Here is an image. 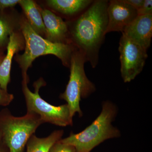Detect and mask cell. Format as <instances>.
Here are the masks:
<instances>
[{"label":"cell","mask_w":152,"mask_h":152,"mask_svg":"<svg viewBox=\"0 0 152 152\" xmlns=\"http://www.w3.org/2000/svg\"><path fill=\"white\" fill-rule=\"evenodd\" d=\"M108 4L106 0L94 1L70 25L72 40L93 68L97 66L100 49L106 35Z\"/></svg>","instance_id":"obj_1"},{"label":"cell","mask_w":152,"mask_h":152,"mask_svg":"<svg viewBox=\"0 0 152 152\" xmlns=\"http://www.w3.org/2000/svg\"><path fill=\"white\" fill-rule=\"evenodd\" d=\"M117 113L115 105L106 101L103 104L100 114L89 126L78 134L71 133L61 141L73 146L75 152H90L106 140L121 135L119 130L112 125Z\"/></svg>","instance_id":"obj_2"},{"label":"cell","mask_w":152,"mask_h":152,"mask_svg":"<svg viewBox=\"0 0 152 152\" xmlns=\"http://www.w3.org/2000/svg\"><path fill=\"white\" fill-rule=\"evenodd\" d=\"M21 30L26 42V48L24 53L18 57V61L21 68L23 80L28 81V69L33 61L41 56L54 55L62 61L64 65L70 66L71 56L75 50L72 46L53 42L44 39L33 29L26 20L22 22Z\"/></svg>","instance_id":"obj_3"},{"label":"cell","mask_w":152,"mask_h":152,"mask_svg":"<svg viewBox=\"0 0 152 152\" xmlns=\"http://www.w3.org/2000/svg\"><path fill=\"white\" fill-rule=\"evenodd\" d=\"M44 124L38 115L27 112L23 116H14L8 109L0 111V135L9 152H23L28 141Z\"/></svg>","instance_id":"obj_4"},{"label":"cell","mask_w":152,"mask_h":152,"mask_svg":"<svg viewBox=\"0 0 152 152\" xmlns=\"http://www.w3.org/2000/svg\"><path fill=\"white\" fill-rule=\"evenodd\" d=\"M87 61L83 55L77 50L71 56L70 68V75L65 91L60 96V99L67 102L71 117L76 113L79 117L83 116L80 107L82 99L88 97L96 91L94 85L88 78L85 73L84 64Z\"/></svg>","instance_id":"obj_5"},{"label":"cell","mask_w":152,"mask_h":152,"mask_svg":"<svg viewBox=\"0 0 152 152\" xmlns=\"http://www.w3.org/2000/svg\"><path fill=\"white\" fill-rule=\"evenodd\" d=\"M28 80H23L22 89L24 95L27 112L33 113L40 117L43 122L49 123L60 126H72L68 105L55 106L47 102L39 94L40 88L45 85L43 80L39 79L34 83L35 91L33 93L28 87Z\"/></svg>","instance_id":"obj_6"},{"label":"cell","mask_w":152,"mask_h":152,"mask_svg":"<svg viewBox=\"0 0 152 152\" xmlns=\"http://www.w3.org/2000/svg\"><path fill=\"white\" fill-rule=\"evenodd\" d=\"M118 50L122 77L124 83H129L142 70L148 58L147 50L123 34Z\"/></svg>","instance_id":"obj_7"},{"label":"cell","mask_w":152,"mask_h":152,"mask_svg":"<svg viewBox=\"0 0 152 152\" xmlns=\"http://www.w3.org/2000/svg\"><path fill=\"white\" fill-rule=\"evenodd\" d=\"M107 27L106 34L124 30L138 16L136 9L124 0H112L107 7Z\"/></svg>","instance_id":"obj_8"},{"label":"cell","mask_w":152,"mask_h":152,"mask_svg":"<svg viewBox=\"0 0 152 152\" xmlns=\"http://www.w3.org/2000/svg\"><path fill=\"white\" fill-rule=\"evenodd\" d=\"M122 34L148 50L151 42L152 15L138 16Z\"/></svg>","instance_id":"obj_9"},{"label":"cell","mask_w":152,"mask_h":152,"mask_svg":"<svg viewBox=\"0 0 152 152\" xmlns=\"http://www.w3.org/2000/svg\"><path fill=\"white\" fill-rule=\"evenodd\" d=\"M48 40L53 42H67L69 31L66 23L61 17L47 9L41 10Z\"/></svg>","instance_id":"obj_10"},{"label":"cell","mask_w":152,"mask_h":152,"mask_svg":"<svg viewBox=\"0 0 152 152\" xmlns=\"http://www.w3.org/2000/svg\"><path fill=\"white\" fill-rule=\"evenodd\" d=\"M20 47V42L18 37L12 32L9 38L7 51L6 56L0 64V87L7 91L8 85L10 81L11 66L13 58Z\"/></svg>","instance_id":"obj_11"},{"label":"cell","mask_w":152,"mask_h":152,"mask_svg":"<svg viewBox=\"0 0 152 152\" xmlns=\"http://www.w3.org/2000/svg\"><path fill=\"white\" fill-rule=\"evenodd\" d=\"M93 0H49L47 4L60 13L67 16L80 15L94 2Z\"/></svg>","instance_id":"obj_12"},{"label":"cell","mask_w":152,"mask_h":152,"mask_svg":"<svg viewBox=\"0 0 152 152\" xmlns=\"http://www.w3.org/2000/svg\"><path fill=\"white\" fill-rule=\"evenodd\" d=\"M21 7L27 18V22L33 29L39 35L46 34L41 10L36 3L31 0H20Z\"/></svg>","instance_id":"obj_13"},{"label":"cell","mask_w":152,"mask_h":152,"mask_svg":"<svg viewBox=\"0 0 152 152\" xmlns=\"http://www.w3.org/2000/svg\"><path fill=\"white\" fill-rule=\"evenodd\" d=\"M63 130L54 131L46 137L39 138L33 134L26 144V152H49L51 147L62 138Z\"/></svg>","instance_id":"obj_14"},{"label":"cell","mask_w":152,"mask_h":152,"mask_svg":"<svg viewBox=\"0 0 152 152\" xmlns=\"http://www.w3.org/2000/svg\"><path fill=\"white\" fill-rule=\"evenodd\" d=\"M12 32L8 21L4 18L0 16V46L5 44Z\"/></svg>","instance_id":"obj_15"},{"label":"cell","mask_w":152,"mask_h":152,"mask_svg":"<svg viewBox=\"0 0 152 152\" xmlns=\"http://www.w3.org/2000/svg\"><path fill=\"white\" fill-rule=\"evenodd\" d=\"M49 152H75V149L73 146L63 143L60 140L51 147Z\"/></svg>","instance_id":"obj_16"},{"label":"cell","mask_w":152,"mask_h":152,"mask_svg":"<svg viewBox=\"0 0 152 152\" xmlns=\"http://www.w3.org/2000/svg\"><path fill=\"white\" fill-rule=\"evenodd\" d=\"M14 98L13 95L10 94L7 91L2 89L0 87V106L9 105Z\"/></svg>","instance_id":"obj_17"},{"label":"cell","mask_w":152,"mask_h":152,"mask_svg":"<svg viewBox=\"0 0 152 152\" xmlns=\"http://www.w3.org/2000/svg\"><path fill=\"white\" fill-rule=\"evenodd\" d=\"M138 16L152 15V0H144L142 7L137 10Z\"/></svg>","instance_id":"obj_18"},{"label":"cell","mask_w":152,"mask_h":152,"mask_svg":"<svg viewBox=\"0 0 152 152\" xmlns=\"http://www.w3.org/2000/svg\"><path fill=\"white\" fill-rule=\"evenodd\" d=\"M20 0H0V10L13 7L19 4Z\"/></svg>","instance_id":"obj_19"},{"label":"cell","mask_w":152,"mask_h":152,"mask_svg":"<svg viewBox=\"0 0 152 152\" xmlns=\"http://www.w3.org/2000/svg\"><path fill=\"white\" fill-rule=\"evenodd\" d=\"M126 2L130 5L137 10L142 7L144 0H124Z\"/></svg>","instance_id":"obj_20"},{"label":"cell","mask_w":152,"mask_h":152,"mask_svg":"<svg viewBox=\"0 0 152 152\" xmlns=\"http://www.w3.org/2000/svg\"><path fill=\"white\" fill-rule=\"evenodd\" d=\"M0 152H9V149L1 141L0 142Z\"/></svg>","instance_id":"obj_21"},{"label":"cell","mask_w":152,"mask_h":152,"mask_svg":"<svg viewBox=\"0 0 152 152\" xmlns=\"http://www.w3.org/2000/svg\"><path fill=\"white\" fill-rule=\"evenodd\" d=\"M2 60V57L0 56V64H1V62Z\"/></svg>","instance_id":"obj_22"},{"label":"cell","mask_w":152,"mask_h":152,"mask_svg":"<svg viewBox=\"0 0 152 152\" xmlns=\"http://www.w3.org/2000/svg\"><path fill=\"white\" fill-rule=\"evenodd\" d=\"M1 135H0V142H1Z\"/></svg>","instance_id":"obj_23"}]
</instances>
